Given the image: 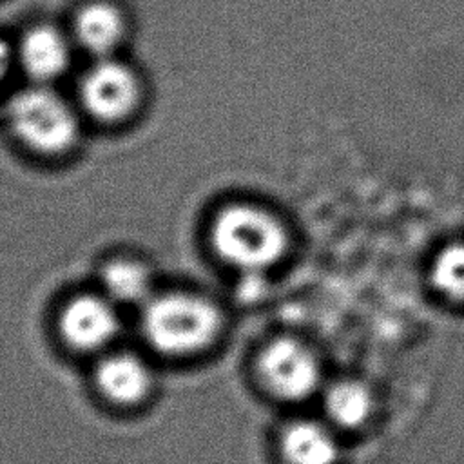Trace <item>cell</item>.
Instances as JSON below:
<instances>
[{"instance_id": "1", "label": "cell", "mask_w": 464, "mask_h": 464, "mask_svg": "<svg viewBox=\"0 0 464 464\" xmlns=\"http://www.w3.org/2000/svg\"><path fill=\"white\" fill-rule=\"evenodd\" d=\"M140 328L145 343L165 357L187 359L214 346L223 332L219 306L194 292L154 294L141 306Z\"/></svg>"}, {"instance_id": "5", "label": "cell", "mask_w": 464, "mask_h": 464, "mask_svg": "<svg viewBox=\"0 0 464 464\" xmlns=\"http://www.w3.org/2000/svg\"><path fill=\"white\" fill-rule=\"evenodd\" d=\"M58 335L71 350L94 353L109 348L120 334L118 304L102 294H78L58 314Z\"/></svg>"}, {"instance_id": "6", "label": "cell", "mask_w": 464, "mask_h": 464, "mask_svg": "<svg viewBox=\"0 0 464 464\" xmlns=\"http://www.w3.org/2000/svg\"><path fill=\"white\" fill-rule=\"evenodd\" d=\"M92 381L100 397L118 408L138 406L154 390V373L149 362L127 350L102 355L94 366Z\"/></svg>"}, {"instance_id": "11", "label": "cell", "mask_w": 464, "mask_h": 464, "mask_svg": "<svg viewBox=\"0 0 464 464\" xmlns=\"http://www.w3.org/2000/svg\"><path fill=\"white\" fill-rule=\"evenodd\" d=\"M74 33L85 51L107 56L123 36V20L112 5L91 4L76 16Z\"/></svg>"}, {"instance_id": "10", "label": "cell", "mask_w": 464, "mask_h": 464, "mask_svg": "<svg viewBox=\"0 0 464 464\" xmlns=\"http://www.w3.org/2000/svg\"><path fill=\"white\" fill-rule=\"evenodd\" d=\"M20 60L29 76L49 82L65 71L69 49L63 36L53 27H34L22 42Z\"/></svg>"}, {"instance_id": "8", "label": "cell", "mask_w": 464, "mask_h": 464, "mask_svg": "<svg viewBox=\"0 0 464 464\" xmlns=\"http://www.w3.org/2000/svg\"><path fill=\"white\" fill-rule=\"evenodd\" d=\"M337 430L328 420L294 419L277 433V451L283 464H337L341 446Z\"/></svg>"}, {"instance_id": "9", "label": "cell", "mask_w": 464, "mask_h": 464, "mask_svg": "<svg viewBox=\"0 0 464 464\" xmlns=\"http://www.w3.org/2000/svg\"><path fill=\"white\" fill-rule=\"evenodd\" d=\"M326 420L335 430H359L373 415L375 399L370 386L353 377H341L321 390Z\"/></svg>"}, {"instance_id": "12", "label": "cell", "mask_w": 464, "mask_h": 464, "mask_svg": "<svg viewBox=\"0 0 464 464\" xmlns=\"http://www.w3.org/2000/svg\"><path fill=\"white\" fill-rule=\"evenodd\" d=\"M103 294L120 304L143 306L152 295V277L145 265L132 259H114L102 270Z\"/></svg>"}, {"instance_id": "7", "label": "cell", "mask_w": 464, "mask_h": 464, "mask_svg": "<svg viewBox=\"0 0 464 464\" xmlns=\"http://www.w3.org/2000/svg\"><path fill=\"white\" fill-rule=\"evenodd\" d=\"M82 100L98 120L118 121L134 111L140 100V83L125 65L102 60L83 76Z\"/></svg>"}, {"instance_id": "3", "label": "cell", "mask_w": 464, "mask_h": 464, "mask_svg": "<svg viewBox=\"0 0 464 464\" xmlns=\"http://www.w3.org/2000/svg\"><path fill=\"white\" fill-rule=\"evenodd\" d=\"M254 370L261 388L285 402H301L324 386L317 352L294 335L266 341L257 352Z\"/></svg>"}, {"instance_id": "2", "label": "cell", "mask_w": 464, "mask_h": 464, "mask_svg": "<svg viewBox=\"0 0 464 464\" xmlns=\"http://www.w3.org/2000/svg\"><path fill=\"white\" fill-rule=\"evenodd\" d=\"M210 236L219 257L246 274L272 266L286 248L281 223L268 212L248 205L225 208L216 218Z\"/></svg>"}, {"instance_id": "4", "label": "cell", "mask_w": 464, "mask_h": 464, "mask_svg": "<svg viewBox=\"0 0 464 464\" xmlns=\"http://www.w3.org/2000/svg\"><path fill=\"white\" fill-rule=\"evenodd\" d=\"M7 114L16 136L34 150L56 154L69 149L76 138L72 111L49 89L33 87L14 94Z\"/></svg>"}]
</instances>
